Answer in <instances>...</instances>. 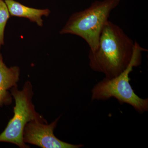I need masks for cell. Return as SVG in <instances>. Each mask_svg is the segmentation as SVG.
Wrapping results in <instances>:
<instances>
[{"label": "cell", "instance_id": "1", "mask_svg": "<svg viewBox=\"0 0 148 148\" xmlns=\"http://www.w3.org/2000/svg\"><path fill=\"white\" fill-rule=\"evenodd\" d=\"M134 45L135 42L120 27L108 20L101 32L98 47L89 51L90 69L109 79L118 76L132 61Z\"/></svg>", "mask_w": 148, "mask_h": 148}, {"label": "cell", "instance_id": "2", "mask_svg": "<svg viewBox=\"0 0 148 148\" xmlns=\"http://www.w3.org/2000/svg\"><path fill=\"white\" fill-rule=\"evenodd\" d=\"M121 0L96 1L83 10L73 14L60 31L61 34H70L82 38L89 46V51L97 48L103 28L111 12Z\"/></svg>", "mask_w": 148, "mask_h": 148}, {"label": "cell", "instance_id": "3", "mask_svg": "<svg viewBox=\"0 0 148 148\" xmlns=\"http://www.w3.org/2000/svg\"><path fill=\"white\" fill-rule=\"evenodd\" d=\"M147 51L135 41L133 57L127 69L118 76L111 79L105 78L95 84L91 90V101H106L114 98L121 104L130 105L140 113L147 112L148 98L143 99L135 93L130 83L129 77L133 68L141 64L142 52Z\"/></svg>", "mask_w": 148, "mask_h": 148}, {"label": "cell", "instance_id": "4", "mask_svg": "<svg viewBox=\"0 0 148 148\" xmlns=\"http://www.w3.org/2000/svg\"><path fill=\"white\" fill-rule=\"evenodd\" d=\"M10 92L15 102L14 108V114L5 129L0 134V142L12 143L21 148H29L23 139L26 125L33 121L47 122L35 110L32 103L33 86L30 82H25L22 90H18L17 86L12 88Z\"/></svg>", "mask_w": 148, "mask_h": 148}, {"label": "cell", "instance_id": "5", "mask_svg": "<svg viewBox=\"0 0 148 148\" xmlns=\"http://www.w3.org/2000/svg\"><path fill=\"white\" fill-rule=\"evenodd\" d=\"M61 117L48 124L47 123L33 121L24 127L23 139L25 143L43 148H79L82 145H75L63 142L54 135V130Z\"/></svg>", "mask_w": 148, "mask_h": 148}, {"label": "cell", "instance_id": "6", "mask_svg": "<svg viewBox=\"0 0 148 148\" xmlns=\"http://www.w3.org/2000/svg\"><path fill=\"white\" fill-rule=\"evenodd\" d=\"M20 69L15 66L8 68L4 62L0 52V107L12 103V95L9 90L17 86L19 79Z\"/></svg>", "mask_w": 148, "mask_h": 148}, {"label": "cell", "instance_id": "7", "mask_svg": "<svg viewBox=\"0 0 148 148\" xmlns=\"http://www.w3.org/2000/svg\"><path fill=\"white\" fill-rule=\"evenodd\" d=\"M10 15L28 18L35 22L40 27L43 26V16H47L50 13L48 9H38L32 8L21 4L14 0H5Z\"/></svg>", "mask_w": 148, "mask_h": 148}, {"label": "cell", "instance_id": "8", "mask_svg": "<svg viewBox=\"0 0 148 148\" xmlns=\"http://www.w3.org/2000/svg\"><path fill=\"white\" fill-rule=\"evenodd\" d=\"M10 15L5 3L3 0H0V49L4 45L5 29Z\"/></svg>", "mask_w": 148, "mask_h": 148}]
</instances>
